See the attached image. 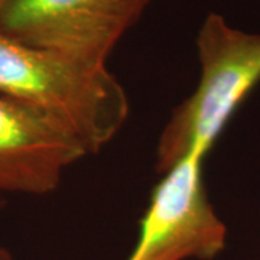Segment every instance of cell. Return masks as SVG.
Returning a JSON list of instances; mask_svg holds the SVG:
<instances>
[{"mask_svg":"<svg viewBox=\"0 0 260 260\" xmlns=\"http://www.w3.org/2000/svg\"><path fill=\"white\" fill-rule=\"evenodd\" d=\"M70 130L35 109L0 95V195H45L87 156Z\"/></svg>","mask_w":260,"mask_h":260,"instance_id":"5b68a950","label":"cell"},{"mask_svg":"<svg viewBox=\"0 0 260 260\" xmlns=\"http://www.w3.org/2000/svg\"><path fill=\"white\" fill-rule=\"evenodd\" d=\"M10 2H12V0H0V13H2L3 10H5V8H6V6L9 5Z\"/></svg>","mask_w":260,"mask_h":260,"instance_id":"52a82bcc","label":"cell"},{"mask_svg":"<svg viewBox=\"0 0 260 260\" xmlns=\"http://www.w3.org/2000/svg\"><path fill=\"white\" fill-rule=\"evenodd\" d=\"M0 95L58 121L99 153L129 117L126 90L106 65L87 64L0 34Z\"/></svg>","mask_w":260,"mask_h":260,"instance_id":"6da1fadb","label":"cell"},{"mask_svg":"<svg viewBox=\"0 0 260 260\" xmlns=\"http://www.w3.org/2000/svg\"><path fill=\"white\" fill-rule=\"evenodd\" d=\"M200 81L171 114L156 145L159 174L191 153L205 158L244 99L260 83V35L208 13L197 35Z\"/></svg>","mask_w":260,"mask_h":260,"instance_id":"7a4b0ae2","label":"cell"},{"mask_svg":"<svg viewBox=\"0 0 260 260\" xmlns=\"http://www.w3.org/2000/svg\"><path fill=\"white\" fill-rule=\"evenodd\" d=\"M5 207V200H3V197L0 195V208H3Z\"/></svg>","mask_w":260,"mask_h":260,"instance_id":"ba28073f","label":"cell"},{"mask_svg":"<svg viewBox=\"0 0 260 260\" xmlns=\"http://www.w3.org/2000/svg\"><path fill=\"white\" fill-rule=\"evenodd\" d=\"M204 159L191 153L162 174L126 260H213L224 250L227 227L207 194Z\"/></svg>","mask_w":260,"mask_h":260,"instance_id":"277c9868","label":"cell"},{"mask_svg":"<svg viewBox=\"0 0 260 260\" xmlns=\"http://www.w3.org/2000/svg\"><path fill=\"white\" fill-rule=\"evenodd\" d=\"M150 0H12L0 34L87 64L106 65Z\"/></svg>","mask_w":260,"mask_h":260,"instance_id":"3957f363","label":"cell"},{"mask_svg":"<svg viewBox=\"0 0 260 260\" xmlns=\"http://www.w3.org/2000/svg\"><path fill=\"white\" fill-rule=\"evenodd\" d=\"M0 260H15V259L12 257V254H10L9 251L6 250V249L0 247Z\"/></svg>","mask_w":260,"mask_h":260,"instance_id":"8992f818","label":"cell"}]
</instances>
